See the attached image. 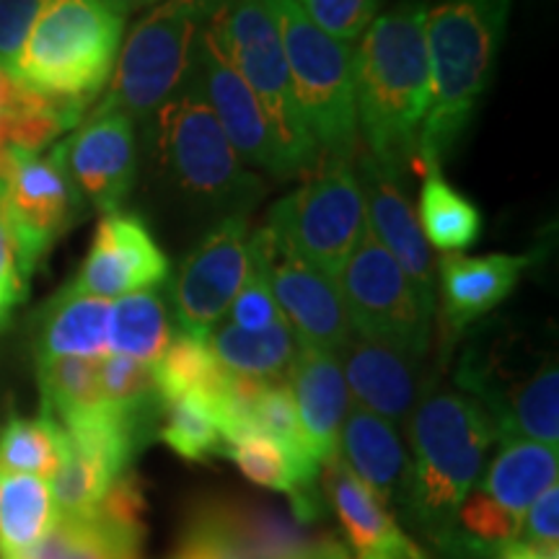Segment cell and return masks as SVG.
I'll list each match as a JSON object with an SVG mask.
<instances>
[{
    "instance_id": "74e56055",
    "label": "cell",
    "mask_w": 559,
    "mask_h": 559,
    "mask_svg": "<svg viewBox=\"0 0 559 559\" xmlns=\"http://www.w3.org/2000/svg\"><path fill=\"white\" fill-rule=\"evenodd\" d=\"M298 3L319 29L355 47L386 0H298Z\"/></svg>"
},
{
    "instance_id": "ee69618b",
    "label": "cell",
    "mask_w": 559,
    "mask_h": 559,
    "mask_svg": "<svg viewBox=\"0 0 559 559\" xmlns=\"http://www.w3.org/2000/svg\"><path fill=\"white\" fill-rule=\"evenodd\" d=\"M11 83V70L0 62V111H3V102H5V91H9Z\"/></svg>"
},
{
    "instance_id": "603a6c76",
    "label": "cell",
    "mask_w": 559,
    "mask_h": 559,
    "mask_svg": "<svg viewBox=\"0 0 559 559\" xmlns=\"http://www.w3.org/2000/svg\"><path fill=\"white\" fill-rule=\"evenodd\" d=\"M321 492L353 559H430L340 456L321 466Z\"/></svg>"
},
{
    "instance_id": "d6a6232c",
    "label": "cell",
    "mask_w": 559,
    "mask_h": 559,
    "mask_svg": "<svg viewBox=\"0 0 559 559\" xmlns=\"http://www.w3.org/2000/svg\"><path fill=\"white\" fill-rule=\"evenodd\" d=\"M151 370L164 404L185 394H200L215 402L226 389L230 376L213 355L207 340L187 337V334H177L169 349L160 355L158 362H153Z\"/></svg>"
},
{
    "instance_id": "d590c367",
    "label": "cell",
    "mask_w": 559,
    "mask_h": 559,
    "mask_svg": "<svg viewBox=\"0 0 559 559\" xmlns=\"http://www.w3.org/2000/svg\"><path fill=\"white\" fill-rule=\"evenodd\" d=\"M41 412L58 419L83 415L104 404L99 360L91 358H45L37 360Z\"/></svg>"
},
{
    "instance_id": "cb8c5ba5",
    "label": "cell",
    "mask_w": 559,
    "mask_h": 559,
    "mask_svg": "<svg viewBox=\"0 0 559 559\" xmlns=\"http://www.w3.org/2000/svg\"><path fill=\"white\" fill-rule=\"evenodd\" d=\"M285 383L296 404L306 445L317 464L326 466L340 456V430L353 407L337 355L298 347Z\"/></svg>"
},
{
    "instance_id": "4316f807",
    "label": "cell",
    "mask_w": 559,
    "mask_h": 559,
    "mask_svg": "<svg viewBox=\"0 0 559 559\" xmlns=\"http://www.w3.org/2000/svg\"><path fill=\"white\" fill-rule=\"evenodd\" d=\"M559 479V449L536 440H500V451L487 461L477 487L523 521L544 489Z\"/></svg>"
},
{
    "instance_id": "3957f363",
    "label": "cell",
    "mask_w": 559,
    "mask_h": 559,
    "mask_svg": "<svg viewBox=\"0 0 559 559\" xmlns=\"http://www.w3.org/2000/svg\"><path fill=\"white\" fill-rule=\"evenodd\" d=\"M513 0H440L428 11L430 94L417 158L443 164L469 130L506 41Z\"/></svg>"
},
{
    "instance_id": "5b68a950",
    "label": "cell",
    "mask_w": 559,
    "mask_h": 559,
    "mask_svg": "<svg viewBox=\"0 0 559 559\" xmlns=\"http://www.w3.org/2000/svg\"><path fill=\"white\" fill-rule=\"evenodd\" d=\"M453 379L487 412L500 440L559 449V366L551 347H536L523 332L481 330L464 347Z\"/></svg>"
},
{
    "instance_id": "f1b7e54d",
    "label": "cell",
    "mask_w": 559,
    "mask_h": 559,
    "mask_svg": "<svg viewBox=\"0 0 559 559\" xmlns=\"http://www.w3.org/2000/svg\"><path fill=\"white\" fill-rule=\"evenodd\" d=\"M423 166L425 177L423 190H419L417 223L425 241L443 254H459V251L472 249L481 236L479 207L445 179L443 164L430 160Z\"/></svg>"
},
{
    "instance_id": "f546056e",
    "label": "cell",
    "mask_w": 559,
    "mask_h": 559,
    "mask_svg": "<svg viewBox=\"0 0 559 559\" xmlns=\"http://www.w3.org/2000/svg\"><path fill=\"white\" fill-rule=\"evenodd\" d=\"M207 345L228 373L257 381L288 379V370L300 347L288 321H280L262 332H247L228 321H221L207 334Z\"/></svg>"
},
{
    "instance_id": "83f0119b",
    "label": "cell",
    "mask_w": 559,
    "mask_h": 559,
    "mask_svg": "<svg viewBox=\"0 0 559 559\" xmlns=\"http://www.w3.org/2000/svg\"><path fill=\"white\" fill-rule=\"evenodd\" d=\"M88 107L21 86L11 75L0 111V160L9 153H45L66 132L86 120Z\"/></svg>"
},
{
    "instance_id": "6da1fadb",
    "label": "cell",
    "mask_w": 559,
    "mask_h": 559,
    "mask_svg": "<svg viewBox=\"0 0 559 559\" xmlns=\"http://www.w3.org/2000/svg\"><path fill=\"white\" fill-rule=\"evenodd\" d=\"M407 438L409 472L396 519L438 551L500 438L492 419L472 396L436 386L412 412Z\"/></svg>"
},
{
    "instance_id": "836d02e7",
    "label": "cell",
    "mask_w": 559,
    "mask_h": 559,
    "mask_svg": "<svg viewBox=\"0 0 559 559\" xmlns=\"http://www.w3.org/2000/svg\"><path fill=\"white\" fill-rule=\"evenodd\" d=\"M66 430L50 415H13L0 432V472L52 479L66 453Z\"/></svg>"
},
{
    "instance_id": "9a60e30c",
    "label": "cell",
    "mask_w": 559,
    "mask_h": 559,
    "mask_svg": "<svg viewBox=\"0 0 559 559\" xmlns=\"http://www.w3.org/2000/svg\"><path fill=\"white\" fill-rule=\"evenodd\" d=\"M226 9L210 21L205 34H202L198 62H194V81H198L207 107L213 109L215 120H218L243 164L275 179H288L290 169L277 148L275 132L270 128L262 104L257 102L247 81L236 73L226 50H223L221 24Z\"/></svg>"
},
{
    "instance_id": "ac0fdd59",
    "label": "cell",
    "mask_w": 559,
    "mask_h": 559,
    "mask_svg": "<svg viewBox=\"0 0 559 559\" xmlns=\"http://www.w3.org/2000/svg\"><path fill=\"white\" fill-rule=\"evenodd\" d=\"M355 169L366 200L370 236L400 264L425 309L436 313V260L419 230L417 213L402 185V174L376 160L368 151L355 156Z\"/></svg>"
},
{
    "instance_id": "ab89813d",
    "label": "cell",
    "mask_w": 559,
    "mask_h": 559,
    "mask_svg": "<svg viewBox=\"0 0 559 559\" xmlns=\"http://www.w3.org/2000/svg\"><path fill=\"white\" fill-rule=\"evenodd\" d=\"M526 544H536V547H559V485H551L549 489L531 502L521 523V539Z\"/></svg>"
},
{
    "instance_id": "8d00e7d4",
    "label": "cell",
    "mask_w": 559,
    "mask_h": 559,
    "mask_svg": "<svg viewBox=\"0 0 559 559\" xmlns=\"http://www.w3.org/2000/svg\"><path fill=\"white\" fill-rule=\"evenodd\" d=\"M99 381L104 402L132 412H164L153 370L128 355L109 353L99 360Z\"/></svg>"
},
{
    "instance_id": "d4e9b609",
    "label": "cell",
    "mask_w": 559,
    "mask_h": 559,
    "mask_svg": "<svg viewBox=\"0 0 559 559\" xmlns=\"http://www.w3.org/2000/svg\"><path fill=\"white\" fill-rule=\"evenodd\" d=\"M340 459L396 515L409 472V451L400 428L353 404L340 430Z\"/></svg>"
},
{
    "instance_id": "4dcf8cb0",
    "label": "cell",
    "mask_w": 559,
    "mask_h": 559,
    "mask_svg": "<svg viewBox=\"0 0 559 559\" xmlns=\"http://www.w3.org/2000/svg\"><path fill=\"white\" fill-rule=\"evenodd\" d=\"M177 337L171 306L160 288L117 298L109 317V353L128 355L145 366L160 360Z\"/></svg>"
},
{
    "instance_id": "f35d334b",
    "label": "cell",
    "mask_w": 559,
    "mask_h": 559,
    "mask_svg": "<svg viewBox=\"0 0 559 559\" xmlns=\"http://www.w3.org/2000/svg\"><path fill=\"white\" fill-rule=\"evenodd\" d=\"M47 0H0V62L13 68Z\"/></svg>"
},
{
    "instance_id": "7bdbcfd3",
    "label": "cell",
    "mask_w": 559,
    "mask_h": 559,
    "mask_svg": "<svg viewBox=\"0 0 559 559\" xmlns=\"http://www.w3.org/2000/svg\"><path fill=\"white\" fill-rule=\"evenodd\" d=\"M102 3H107L111 11H117V13H120V16L128 19V13L151 9V5L160 3V0H102Z\"/></svg>"
},
{
    "instance_id": "9c48e42d",
    "label": "cell",
    "mask_w": 559,
    "mask_h": 559,
    "mask_svg": "<svg viewBox=\"0 0 559 559\" xmlns=\"http://www.w3.org/2000/svg\"><path fill=\"white\" fill-rule=\"evenodd\" d=\"M283 39L290 83L306 130L321 156L360 153L355 115V47L309 19L298 0H264Z\"/></svg>"
},
{
    "instance_id": "ffe728a7",
    "label": "cell",
    "mask_w": 559,
    "mask_h": 559,
    "mask_svg": "<svg viewBox=\"0 0 559 559\" xmlns=\"http://www.w3.org/2000/svg\"><path fill=\"white\" fill-rule=\"evenodd\" d=\"M337 360L355 407L373 412L394 428L407 430L412 412L432 389L425 360L360 334L347 340Z\"/></svg>"
},
{
    "instance_id": "8992f818",
    "label": "cell",
    "mask_w": 559,
    "mask_h": 559,
    "mask_svg": "<svg viewBox=\"0 0 559 559\" xmlns=\"http://www.w3.org/2000/svg\"><path fill=\"white\" fill-rule=\"evenodd\" d=\"M124 16L102 0H47L11 75L21 86L91 107L109 86Z\"/></svg>"
},
{
    "instance_id": "d6986e66",
    "label": "cell",
    "mask_w": 559,
    "mask_h": 559,
    "mask_svg": "<svg viewBox=\"0 0 559 559\" xmlns=\"http://www.w3.org/2000/svg\"><path fill=\"white\" fill-rule=\"evenodd\" d=\"M143 510V489L135 472H128L111 485L96 513L88 519L58 515L34 547L9 559H140Z\"/></svg>"
},
{
    "instance_id": "5bb4252c",
    "label": "cell",
    "mask_w": 559,
    "mask_h": 559,
    "mask_svg": "<svg viewBox=\"0 0 559 559\" xmlns=\"http://www.w3.org/2000/svg\"><path fill=\"white\" fill-rule=\"evenodd\" d=\"M249 215H228L181 262L169 288L179 334L207 340L226 319L249 270Z\"/></svg>"
},
{
    "instance_id": "60d3db41",
    "label": "cell",
    "mask_w": 559,
    "mask_h": 559,
    "mask_svg": "<svg viewBox=\"0 0 559 559\" xmlns=\"http://www.w3.org/2000/svg\"><path fill=\"white\" fill-rule=\"evenodd\" d=\"M26 296V280L19 270L16 249H13V241L5 230L3 223H0V324L5 326L11 311L24 300Z\"/></svg>"
},
{
    "instance_id": "e575fe53",
    "label": "cell",
    "mask_w": 559,
    "mask_h": 559,
    "mask_svg": "<svg viewBox=\"0 0 559 559\" xmlns=\"http://www.w3.org/2000/svg\"><path fill=\"white\" fill-rule=\"evenodd\" d=\"M156 438L169 445L179 459L192 461V464H202L226 453V438H223L213 402L200 394H185L166 402Z\"/></svg>"
},
{
    "instance_id": "2e32d148",
    "label": "cell",
    "mask_w": 559,
    "mask_h": 559,
    "mask_svg": "<svg viewBox=\"0 0 559 559\" xmlns=\"http://www.w3.org/2000/svg\"><path fill=\"white\" fill-rule=\"evenodd\" d=\"M60 145L66 169L83 202L102 215L122 210L140 171L135 122L122 111L94 107Z\"/></svg>"
},
{
    "instance_id": "4fadbf2b",
    "label": "cell",
    "mask_w": 559,
    "mask_h": 559,
    "mask_svg": "<svg viewBox=\"0 0 559 559\" xmlns=\"http://www.w3.org/2000/svg\"><path fill=\"white\" fill-rule=\"evenodd\" d=\"M334 280L355 334L419 360L428 358L436 313L425 309L407 275L370 230Z\"/></svg>"
},
{
    "instance_id": "f6af8a7d",
    "label": "cell",
    "mask_w": 559,
    "mask_h": 559,
    "mask_svg": "<svg viewBox=\"0 0 559 559\" xmlns=\"http://www.w3.org/2000/svg\"><path fill=\"white\" fill-rule=\"evenodd\" d=\"M0 330H3V324H0Z\"/></svg>"
},
{
    "instance_id": "7c38bea8",
    "label": "cell",
    "mask_w": 559,
    "mask_h": 559,
    "mask_svg": "<svg viewBox=\"0 0 559 559\" xmlns=\"http://www.w3.org/2000/svg\"><path fill=\"white\" fill-rule=\"evenodd\" d=\"M83 202L62 160V145L45 153H9L0 160V223L16 249L26 283L50 249L81 221Z\"/></svg>"
},
{
    "instance_id": "e0dca14e",
    "label": "cell",
    "mask_w": 559,
    "mask_h": 559,
    "mask_svg": "<svg viewBox=\"0 0 559 559\" xmlns=\"http://www.w3.org/2000/svg\"><path fill=\"white\" fill-rule=\"evenodd\" d=\"M171 262L153 236L148 221L138 213L102 215L94 241L70 290L104 300H117L138 290L164 288Z\"/></svg>"
},
{
    "instance_id": "8fae6325",
    "label": "cell",
    "mask_w": 559,
    "mask_h": 559,
    "mask_svg": "<svg viewBox=\"0 0 559 559\" xmlns=\"http://www.w3.org/2000/svg\"><path fill=\"white\" fill-rule=\"evenodd\" d=\"M223 50L262 104L290 177L309 174L321 153L306 130L290 83L283 39L264 0H230L221 24Z\"/></svg>"
},
{
    "instance_id": "44dd1931",
    "label": "cell",
    "mask_w": 559,
    "mask_h": 559,
    "mask_svg": "<svg viewBox=\"0 0 559 559\" xmlns=\"http://www.w3.org/2000/svg\"><path fill=\"white\" fill-rule=\"evenodd\" d=\"M528 264V254H443L436 264V313L440 311L443 342L461 337L508 300Z\"/></svg>"
},
{
    "instance_id": "30bf717a",
    "label": "cell",
    "mask_w": 559,
    "mask_h": 559,
    "mask_svg": "<svg viewBox=\"0 0 559 559\" xmlns=\"http://www.w3.org/2000/svg\"><path fill=\"white\" fill-rule=\"evenodd\" d=\"M267 230L283 254L337 277L368 230L355 158L321 156L309 179L272 205Z\"/></svg>"
},
{
    "instance_id": "484cf974",
    "label": "cell",
    "mask_w": 559,
    "mask_h": 559,
    "mask_svg": "<svg viewBox=\"0 0 559 559\" xmlns=\"http://www.w3.org/2000/svg\"><path fill=\"white\" fill-rule=\"evenodd\" d=\"M111 300L83 296L68 285L47 300L34 326V360L109 355Z\"/></svg>"
},
{
    "instance_id": "1f68e13d",
    "label": "cell",
    "mask_w": 559,
    "mask_h": 559,
    "mask_svg": "<svg viewBox=\"0 0 559 559\" xmlns=\"http://www.w3.org/2000/svg\"><path fill=\"white\" fill-rule=\"evenodd\" d=\"M58 521L50 479L0 472V559L34 547Z\"/></svg>"
},
{
    "instance_id": "ba28073f",
    "label": "cell",
    "mask_w": 559,
    "mask_h": 559,
    "mask_svg": "<svg viewBox=\"0 0 559 559\" xmlns=\"http://www.w3.org/2000/svg\"><path fill=\"white\" fill-rule=\"evenodd\" d=\"M169 559H353L345 542L290 508L218 492L202 495L179 523Z\"/></svg>"
},
{
    "instance_id": "b9f144b4",
    "label": "cell",
    "mask_w": 559,
    "mask_h": 559,
    "mask_svg": "<svg viewBox=\"0 0 559 559\" xmlns=\"http://www.w3.org/2000/svg\"><path fill=\"white\" fill-rule=\"evenodd\" d=\"M498 559H559V549L549 547H536V544L515 542L502 551Z\"/></svg>"
},
{
    "instance_id": "7a4b0ae2",
    "label": "cell",
    "mask_w": 559,
    "mask_h": 559,
    "mask_svg": "<svg viewBox=\"0 0 559 559\" xmlns=\"http://www.w3.org/2000/svg\"><path fill=\"white\" fill-rule=\"evenodd\" d=\"M430 0H396L355 50V115L366 151L394 171L417 158L430 94L425 21Z\"/></svg>"
},
{
    "instance_id": "277c9868",
    "label": "cell",
    "mask_w": 559,
    "mask_h": 559,
    "mask_svg": "<svg viewBox=\"0 0 559 559\" xmlns=\"http://www.w3.org/2000/svg\"><path fill=\"white\" fill-rule=\"evenodd\" d=\"M145 128V151L160 185L198 215H249L264 194L262 179L239 158L207 107L198 81L160 104Z\"/></svg>"
},
{
    "instance_id": "7402d4cb",
    "label": "cell",
    "mask_w": 559,
    "mask_h": 559,
    "mask_svg": "<svg viewBox=\"0 0 559 559\" xmlns=\"http://www.w3.org/2000/svg\"><path fill=\"white\" fill-rule=\"evenodd\" d=\"M272 293L300 347L337 355L355 334L337 280L277 247L272 254Z\"/></svg>"
},
{
    "instance_id": "52a82bcc",
    "label": "cell",
    "mask_w": 559,
    "mask_h": 559,
    "mask_svg": "<svg viewBox=\"0 0 559 559\" xmlns=\"http://www.w3.org/2000/svg\"><path fill=\"white\" fill-rule=\"evenodd\" d=\"M228 0H160L124 34L109 88L96 102L143 124L192 79L200 39Z\"/></svg>"
}]
</instances>
